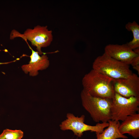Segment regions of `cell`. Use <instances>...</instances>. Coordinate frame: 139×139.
Segmentation results:
<instances>
[{"mask_svg": "<svg viewBox=\"0 0 139 139\" xmlns=\"http://www.w3.org/2000/svg\"><path fill=\"white\" fill-rule=\"evenodd\" d=\"M113 79L93 69L85 75L82 80L83 88L91 96L112 100L115 92Z\"/></svg>", "mask_w": 139, "mask_h": 139, "instance_id": "6da1fadb", "label": "cell"}, {"mask_svg": "<svg viewBox=\"0 0 139 139\" xmlns=\"http://www.w3.org/2000/svg\"><path fill=\"white\" fill-rule=\"evenodd\" d=\"M82 105L96 122H108L111 119V100L92 96L83 89L81 93Z\"/></svg>", "mask_w": 139, "mask_h": 139, "instance_id": "7a4b0ae2", "label": "cell"}, {"mask_svg": "<svg viewBox=\"0 0 139 139\" xmlns=\"http://www.w3.org/2000/svg\"><path fill=\"white\" fill-rule=\"evenodd\" d=\"M92 69L113 79L127 78L133 73L129 65L111 57L105 53L95 59Z\"/></svg>", "mask_w": 139, "mask_h": 139, "instance_id": "3957f363", "label": "cell"}, {"mask_svg": "<svg viewBox=\"0 0 139 139\" xmlns=\"http://www.w3.org/2000/svg\"><path fill=\"white\" fill-rule=\"evenodd\" d=\"M18 37L30 41L32 45L36 47L37 51L40 55L46 54L42 51L41 49L49 46L53 39L52 32L48 29L47 26L39 25L35 27L32 29H27L23 34L13 30L11 33L10 38Z\"/></svg>", "mask_w": 139, "mask_h": 139, "instance_id": "277c9868", "label": "cell"}, {"mask_svg": "<svg viewBox=\"0 0 139 139\" xmlns=\"http://www.w3.org/2000/svg\"><path fill=\"white\" fill-rule=\"evenodd\" d=\"M111 101L112 120L123 121L128 116L139 112V97L126 98L115 92Z\"/></svg>", "mask_w": 139, "mask_h": 139, "instance_id": "5b68a950", "label": "cell"}, {"mask_svg": "<svg viewBox=\"0 0 139 139\" xmlns=\"http://www.w3.org/2000/svg\"><path fill=\"white\" fill-rule=\"evenodd\" d=\"M85 116H75L73 114L68 113L66 115V119L62 121L59 125L62 130H71L75 135L79 137H81L83 133L86 131L102 133L105 128L109 126L108 122L98 123L95 126L86 124L84 123Z\"/></svg>", "mask_w": 139, "mask_h": 139, "instance_id": "8992f818", "label": "cell"}, {"mask_svg": "<svg viewBox=\"0 0 139 139\" xmlns=\"http://www.w3.org/2000/svg\"><path fill=\"white\" fill-rule=\"evenodd\" d=\"M112 84L115 92L126 98L139 97V77L133 73L126 78L113 79Z\"/></svg>", "mask_w": 139, "mask_h": 139, "instance_id": "52a82bcc", "label": "cell"}, {"mask_svg": "<svg viewBox=\"0 0 139 139\" xmlns=\"http://www.w3.org/2000/svg\"><path fill=\"white\" fill-rule=\"evenodd\" d=\"M104 53L111 57L129 65L135 57L139 56L127 44H108L105 46Z\"/></svg>", "mask_w": 139, "mask_h": 139, "instance_id": "ba28073f", "label": "cell"}, {"mask_svg": "<svg viewBox=\"0 0 139 139\" xmlns=\"http://www.w3.org/2000/svg\"><path fill=\"white\" fill-rule=\"evenodd\" d=\"M31 50L30 60L29 64L22 66V70L26 74L29 73L30 76H34L39 74L38 71L47 69L49 65V61L47 56L43 54L40 56L37 51H34L25 41Z\"/></svg>", "mask_w": 139, "mask_h": 139, "instance_id": "9c48e42d", "label": "cell"}, {"mask_svg": "<svg viewBox=\"0 0 139 139\" xmlns=\"http://www.w3.org/2000/svg\"><path fill=\"white\" fill-rule=\"evenodd\" d=\"M120 133L122 134H128L134 138L139 137V114L128 116L118 127Z\"/></svg>", "mask_w": 139, "mask_h": 139, "instance_id": "30bf717a", "label": "cell"}, {"mask_svg": "<svg viewBox=\"0 0 139 139\" xmlns=\"http://www.w3.org/2000/svg\"><path fill=\"white\" fill-rule=\"evenodd\" d=\"M109 126L100 133H95L96 139H116L122 138L127 139L128 137L119 132L118 127L120 124L119 121L110 120Z\"/></svg>", "mask_w": 139, "mask_h": 139, "instance_id": "8fae6325", "label": "cell"}, {"mask_svg": "<svg viewBox=\"0 0 139 139\" xmlns=\"http://www.w3.org/2000/svg\"><path fill=\"white\" fill-rule=\"evenodd\" d=\"M126 29L128 31H131L133 38L126 44L132 50H134L139 48V25L135 21L132 22H128L125 26Z\"/></svg>", "mask_w": 139, "mask_h": 139, "instance_id": "7c38bea8", "label": "cell"}, {"mask_svg": "<svg viewBox=\"0 0 139 139\" xmlns=\"http://www.w3.org/2000/svg\"><path fill=\"white\" fill-rule=\"evenodd\" d=\"M23 132L21 130H12L6 129L0 134V139H21L23 137Z\"/></svg>", "mask_w": 139, "mask_h": 139, "instance_id": "4fadbf2b", "label": "cell"}, {"mask_svg": "<svg viewBox=\"0 0 139 139\" xmlns=\"http://www.w3.org/2000/svg\"><path fill=\"white\" fill-rule=\"evenodd\" d=\"M131 65L133 68L136 70L139 74V56L135 57L133 60Z\"/></svg>", "mask_w": 139, "mask_h": 139, "instance_id": "5bb4252c", "label": "cell"}, {"mask_svg": "<svg viewBox=\"0 0 139 139\" xmlns=\"http://www.w3.org/2000/svg\"></svg>", "mask_w": 139, "mask_h": 139, "instance_id": "9a60e30c", "label": "cell"}]
</instances>
